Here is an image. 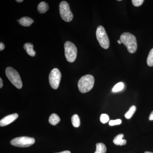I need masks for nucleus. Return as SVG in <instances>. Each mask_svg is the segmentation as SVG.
I'll return each mask as SVG.
<instances>
[{
	"label": "nucleus",
	"mask_w": 153,
	"mask_h": 153,
	"mask_svg": "<svg viewBox=\"0 0 153 153\" xmlns=\"http://www.w3.org/2000/svg\"><path fill=\"white\" fill-rule=\"evenodd\" d=\"M120 40L129 53L132 54L136 52L137 48L136 38L133 35L129 33H124L121 35Z\"/></svg>",
	"instance_id": "1"
},
{
	"label": "nucleus",
	"mask_w": 153,
	"mask_h": 153,
	"mask_svg": "<svg viewBox=\"0 0 153 153\" xmlns=\"http://www.w3.org/2000/svg\"><path fill=\"white\" fill-rule=\"evenodd\" d=\"M94 83V78L92 75L87 74L82 76L78 82L79 91L82 93L88 92L93 88Z\"/></svg>",
	"instance_id": "2"
},
{
	"label": "nucleus",
	"mask_w": 153,
	"mask_h": 153,
	"mask_svg": "<svg viewBox=\"0 0 153 153\" xmlns=\"http://www.w3.org/2000/svg\"><path fill=\"white\" fill-rule=\"evenodd\" d=\"M5 73L6 76L8 78L9 80L14 86L19 89L22 88L23 84L22 79L16 70L11 67H7L6 68Z\"/></svg>",
	"instance_id": "3"
},
{
	"label": "nucleus",
	"mask_w": 153,
	"mask_h": 153,
	"mask_svg": "<svg viewBox=\"0 0 153 153\" xmlns=\"http://www.w3.org/2000/svg\"><path fill=\"white\" fill-rule=\"evenodd\" d=\"M64 51L67 61L70 63L74 62L77 56V49L75 45L70 41H66L64 44Z\"/></svg>",
	"instance_id": "4"
},
{
	"label": "nucleus",
	"mask_w": 153,
	"mask_h": 153,
	"mask_svg": "<svg viewBox=\"0 0 153 153\" xmlns=\"http://www.w3.org/2000/svg\"><path fill=\"white\" fill-rule=\"evenodd\" d=\"M96 34L97 39L100 46L103 49H108L110 45L109 40L104 28L102 26H99L97 29Z\"/></svg>",
	"instance_id": "5"
},
{
	"label": "nucleus",
	"mask_w": 153,
	"mask_h": 153,
	"mask_svg": "<svg viewBox=\"0 0 153 153\" xmlns=\"http://www.w3.org/2000/svg\"><path fill=\"white\" fill-rule=\"evenodd\" d=\"M35 140L28 137H21L15 138L11 141V145L18 147L26 148L34 144Z\"/></svg>",
	"instance_id": "6"
},
{
	"label": "nucleus",
	"mask_w": 153,
	"mask_h": 153,
	"mask_svg": "<svg viewBox=\"0 0 153 153\" xmlns=\"http://www.w3.org/2000/svg\"><path fill=\"white\" fill-rule=\"evenodd\" d=\"M60 17L65 22H71L73 19V15L70 9L69 4L67 2L63 1L59 5Z\"/></svg>",
	"instance_id": "7"
},
{
	"label": "nucleus",
	"mask_w": 153,
	"mask_h": 153,
	"mask_svg": "<svg viewBox=\"0 0 153 153\" xmlns=\"http://www.w3.org/2000/svg\"><path fill=\"white\" fill-rule=\"evenodd\" d=\"M61 74L60 70L57 68L52 69L49 75V82L51 87L54 89H57L59 86Z\"/></svg>",
	"instance_id": "8"
},
{
	"label": "nucleus",
	"mask_w": 153,
	"mask_h": 153,
	"mask_svg": "<svg viewBox=\"0 0 153 153\" xmlns=\"http://www.w3.org/2000/svg\"><path fill=\"white\" fill-rule=\"evenodd\" d=\"M18 117H19V115L17 113L13 114L7 116L0 121V126H4L10 124L12 123Z\"/></svg>",
	"instance_id": "9"
},
{
	"label": "nucleus",
	"mask_w": 153,
	"mask_h": 153,
	"mask_svg": "<svg viewBox=\"0 0 153 153\" xmlns=\"http://www.w3.org/2000/svg\"><path fill=\"white\" fill-rule=\"evenodd\" d=\"M124 135L123 134H119L116 136L113 140V143L115 145L117 146H123L126 144V140H123Z\"/></svg>",
	"instance_id": "10"
},
{
	"label": "nucleus",
	"mask_w": 153,
	"mask_h": 153,
	"mask_svg": "<svg viewBox=\"0 0 153 153\" xmlns=\"http://www.w3.org/2000/svg\"><path fill=\"white\" fill-rule=\"evenodd\" d=\"M19 23L24 27H30L33 23L34 20L27 17H24L19 20Z\"/></svg>",
	"instance_id": "11"
},
{
	"label": "nucleus",
	"mask_w": 153,
	"mask_h": 153,
	"mask_svg": "<svg viewBox=\"0 0 153 153\" xmlns=\"http://www.w3.org/2000/svg\"><path fill=\"white\" fill-rule=\"evenodd\" d=\"M24 49L26 50L27 53L32 57H34L36 55V52L33 50V45L30 43L25 44L24 46Z\"/></svg>",
	"instance_id": "12"
},
{
	"label": "nucleus",
	"mask_w": 153,
	"mask_h": 153,
	"mask_svg": "<svg viewBox=\"0 0 153 153\" xmlns=\"http://www.w3.org/2000/svg\"><path fill=\"white\" fill-rule=\"evenodd\" d=\"M37 9H38V12L40 13L43 14L48 10L49 7L47 3L43 1L41 2L38 4Z\"/></svg>",
	"instance_id": "13"
},
{
	"label": "nucleus",
	"mask_w": 153,
	"mask_h": 153,
	"mask_svg": "<svg viewBox=\"0 0 153 153\" xmlns=\"http://www.w3.org/2000/svg\"><path fill=\"white\" fill-rule=\"evenodd\" d=\"M60 121L59 117L56 114H52L49 117V122L50 124L55 126Z\"/></svg>",
	"instance_id": "14"
},
{
	"label": "nucleus",
	"mask_w": 153,
	"mask_h": 153,
	"mask_svg": "<svg viewBox=\"0 0 153 153\" xmlns=\"http://www.w3.org/2000/svg\"><path fill=\"white\" fill-rule=\"evenodd\" d=\"M106 151V147L104 144L98 143L96 144V149L94 153H105Z\"/></svg>",
	"instance_id": "15"
},
{
	"label": "nucleus",
	"mask_w": 153,
	"mask_h": 153,
	"mask_svg": "<svg viewBox=\"0 0 153 153\" xmlns=\"http://www.w3.org/2000/svg\"><path fill=\"white\" fill-rule=\"evenodd\" d=\"M71 123L72 125L75 128H78L80 126V122L79 118L78 115L75 114L73 115L71 117Z\"/></svg>",
	"instance_id": "16"
},
{
	"label": "nucleus",
	"mask_w": 153,
	"mask_h": 153,
	"mask_svg": "<svg viewBox=\"0 0 153 153\" xmlns=\"http://www.w3.org/2000/svg\"><path fill=\"white\" fill-rule=\"evenodd\" d=\"M136 111V107L135 105H132L128 111L125 114V117L127 119H130L133 115L134 113Z\"/></svg>",
	"instance_id": "17"
},
{
	"label": "nucleus",
	"mask_w": 153,
	"mask_h": 153,
	"mask_svg": "<svg viewBox=\"0 0 153 153\" xmlns=\"http://www.w3.org/2000/svg\"><path fill=\"white\" fill-rule=\"evenodd\" d=\"M147 63L149 66H153V48L151 49L148 55Z\"/></svg>",
	"instance_id": "18"
},
{
	"label": "nucleus",
	"mask_w": 153,
	"mask_h": 153,
	"mask_svg": "<svg viewBox=\"0 0 153 153\" xmlns=\"http://www.w3.org/2000/svg\"><path fill=\"white\" fill-rule=\"evenodd\" d=\"M124 86V85L123 83L122 82H118L117 84H116L112 88V91L114 92H117L120 91L123 89Z\"/></svg>",
	"instance_id": "19"
},
{
	"label": "nucleus",
	"mask_w": 153,
	"mask_h": 153,
	"mask_svg": "<svg viewBox=\"0 0 153 153\" xmlns=\"http://www.w3.org/2000/svg\"><path fill=\"white\" fill-rule=\"evenodd\" d=\"M109 120V116L105 114H102L100 117V120L102 123H106Z\"/></svg>",
	"instance_id": "20"
},
{
	"label": "nucleus",
	"mask_w": 153,
	"mask_h": 153,
	"mask_svg": "<svg viewBox=\"0 0 153 153\" xmlns=\"http://www.w3.org/2000/svg\"><path fill=\"white\" fill-rule=\"evenodd\" d=\"M122 123V120L120 119L115 120H111L109 122V125L110 126L118 125Z\"/></svg>",
	"instance_id": "21"
},
{
	"label": "nucleus",
	"mask_w": 153,
	"mask_h": 153,
	"mask_svg": "<svg viewBox=\"0 0 153 153\" xmlns=\"http://www.w3.org/2000/svg\"><path fill=\"white\" fill-rule=\"evenodd\" d=\"M133 4L134 5L135 7H139V6L141 5L143 3V0H132L131 1Z\"/></svg>",
	"instance_id": "22"
},
{
	"label": "nucleus",
	"mask_w": 153,
	"mask_h": 153,
	"mask_svg": "<svg viewBox=\"0 0 153 153\" xmlns=\"http://www.w3.org/2000/svg\"><path fill=\"white\" fill-rule=\"evenodd\" d=\"M5 47V45H4V44L1 42L0 43V51H1L4 50V49Z\"/></svg>",
	"instance_id": "23"
},
{
	"label": "nucleus",
	"mask_w": 153,
	"mask_h": 153,
	"mask_svg": "<svg viewBox=\"0 0 153 153\" xmlns=\"http://www.w3.org/2000/svg\"><path fill=\"white\" fill-rule=\"evenodd\" d=\"M149 119L150 120H153V111H152L149 117Z\"/></svg>",
	"instance_id": "24"
},
{
	"label": "nucleus",
	"mask_w": 153,
	"mask_h": 153,
	"mask_svg": "<svg viewBox=\"0 0 153 153\" xmlns=\"http://www.w3.org/2000/svg\"><path fill=\"white\" fill-rule=\"evenodd\" d=\"M0 82H1V84H0V88H2L3 86V80L1 78H0Z\"/></svg>",
	"instance_id": "25"
},
{
	"label": "nucleus",
	"mask_w": 153,
	"mask_h": 153,
	"mask_svg": "<svg viewBox=\"0 0 153 153\" xmlns=\"http://www.w3.org/2000/svg\"><path fill=\"white\" fill-rule=\"evenodd\" d=\"M56 153H71V152L68 151H63V152H60Z\"/></svg>",
	"instance_id": "26"
},
{
	"label": "nucleus",
	"mask_w": 153,
	"mask_h": 153,
	"mask_svg": "<svg viewBox=\"0 0 153 153\" xmlns=\"http://www.w3.org/2000/svg\"><path fill=\"white\" fill-rule=\"evenodd\" d=\"M16 1L18 3H21L23 1V0H16Z\"/></svg>",
	"instance_id": "27"
},
{
	"label": "nucleus",
	"mask_w": 153,
	"mask_h": 153,
	"mask_svg": "<svg viewBox=\"0 0 153 153\" xmlns=\"http://www.w3.org/2000/svg\"><path fill=\"white\" fill-rule=\"evenodd\" d=\"M117 42L118 43V44H120L122 43L120 39L118 41H117Z\"/></svg>",
	"instance_id": "28"
},
{
	"label": "nucleus",
	"mask_w": 153,
	"mask_h": 153,
	"mask_svg": "<svg viewBox=\"0 0 153 153\" xmlns=\"http://www.w3.org/2000/svg\"><path fill=\"white\" fill-rule=\"evenodd\" d=\"M144 153H153L152 152H146Z\"/></svg>",
	"instance_id": "29"
}]
</instances>
